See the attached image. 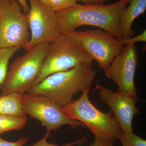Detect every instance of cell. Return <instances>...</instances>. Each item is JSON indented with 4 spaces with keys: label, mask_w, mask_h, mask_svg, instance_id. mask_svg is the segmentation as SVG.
<instances>
[{
    "label": "cell",
    "mask_w": 146,
    "mask_h": 146,
    "mask_svg": "<svg viewBox=\"0 0 146 146\" xmlns=\"http://www.w3.org/2000/svg\"><path fill=\"white\" fill-rule=\"evenodd\" d=\"M26 14L16 0H0V49L24 48L31 38Z\"/></svg>",
    "instance_id": "cell-7"
},
{
    "label": "cell",
    "mask_w": 146,
    "mask_h": 146,
    "mask_svg": "<svg viewBox=\"0 0 146 146\" xmlns=\"http://www.w3.org/2000/svg\"><path fill=\"white\" fill-rule=\"evenodd\" d=\"M93 60L82 46L76 31L60 34L50 43L41 71L33 87L50 75Z\"/></svg>",
    "instance_id": "cell-3"
},
{
    "label": "cell",
    "mask_w": 146,
    "mask_h": 146,
    "mask_svg": "<svg viewBox=\"0 0 146 146\" xmlns=\"http://www.w3.org/2000/svg\"><path fill=\"white\" fill-rule=\"evenodd\" d=\"M90 88L82 91L81 97L61 108L69 117L81 122L94 137L115 143L122 132L119 124L112 112L104 113L97 108L89 99Z\"/></svg>",
    "instance_id": "cell-4"
},
{
    "label": "cell",
    "mask_w": 146,
    "mask_h": 146,
    "mask_svg": "<svg viewBox=\"0 0 146 146\" xmlns=\"http://www.w3.org/2000/svg\"><path fill=\"white\" fill-rule=\"evenodd\" d=\"M22 7L24 13L27 14L29 13L30 10V7L28 4L27 0H16Z\"/></svg>",
    "instance_id": "cell-23"
},
{
    "label": "cell",
    "mask_w": 146,
    "mask_h": 146,
    "mask_svg": "<svg viewBox=\"0 0 146 146\" xmlns=\"http://www.w3.org/2000/svg\"><path fill=\"white\" fill-rule=\"evenodd\" d=\"M96 89L98 92L100 100L111 108L122 132L133 133L132 120L135 115L139 113L136 106L138 100L119 91L114 92L98 84Z\"/></svg>",
    "instance_id": "cell-11"
},
{
    "label": "cell",
    "mask_w": 146,
    "mask_h": 146,
    "mask_svg": "<svg viewBox=\"0 0 146 146\" xmlns=\"http://www.w3.org/2000/svg\"><path fill=\"white\" fill-rule=\"evenodd\" d=\"M129 0H120L108 5L76 3L72 7L56 11V18L60 34L76 31L83 26L96 27L109 32L119 40L123 39L119 29L120 16Z\"/></svg>",
    "instance_id": "cell-1"
},
{
    "label": "cell",
    "mask_w": 146,
    "mask_h": 146,
    "mask_svg": "<svg viewBox=\"0 0 146 146\" xmlns=\"http://www.w3.org/2000/svg\"><path fill=\"white\" fill-rule=\"evenodd\" d=\"M50 43L35 45L12 62L0 88L1 96L11 93L23 94L33 87L41 71Z\"/></svg>",
    "instance_id": "cell-5"
},
{
    "label": "cell",
    "mask_w": 146,
    "mask_h": 146,
    "mask_svg": "<svg viewBox=\"0 0 146 146\" xmlns=\"http://www.w3.org/2000/svg\"><path fill=\"white\" fill-rule=\"evenodd\" d=\"M22 48L17 46L0 49V88L7 75L10 59Z\"/></svg>",
    "instance_id": "cell-15"
},
{
    "label": "cell",
    "mask_w": 146,
    "mask_h": 146,
    "mask_svg": "<svg viewBox=\"0 0 146 146\" xmlns=\"http://www.w3.org/2000/svg\"><path fill=\"white\" fill-rule=\"evenodd\" d=\"M22 105L26 114L36 119L46 127L44 137L46 139L50 137L52 131L59 130L63 125H68L73 129L79 126L86 128L81 122L69 117L60 106L46 97L24 93Z\"/></svg>",
    "instance_id": "cell-6"
},
{
    "label": "cell",
    "mask_w": 146,
    "mask_h": 146,
    "mask_svg": "<svg viewBox=\"0 0 146 146\" xmlns=\"http://www.w3.org/2000/svg\"><path fill=\"white\" fill-rule=\"evenodd\" d=\"M138 58L135 44H127L104 71L106 77L117 85L118 91L138 100L134 78Z\"/></svg>",
    "instance_id": "cell-9"
},
{
    "label": "cell",
    "mask_w": 146,
    "mask_h": 146,
    "mask_svg": "<svg viewBox=\"0 0 146 146\" xmlns=\"http://www.w3.org/2000/svg\"><path fill=\"white\" fill-rule=\"evenodd\" d=\"M87 139H88V138L87 137H84L81 139L77 140V141L72 142V143H68L65 144V145H59L57 144L48 143L47 141V139L44 137V138H42L40 141H38V142H36V143L31 146H73L76 145H81L85 143L87 141Z\"/></svg>",
    "instance_id": "cell-18"
},
{
    "label": "cell",
    "mask_w": 146,
    "mask_h": 146,
    "mask_svg": "<svg viewBox=\"0 0 146 146\" xmlns=\"http://www.w3.org/2000/svg\"><path fill=\"white\" fill-rule=\"evenodd\" d=\"M114 142L110 140H103L95 137L94 144L89 146H113Z\"/></svg>",
    "instance_id": "cell-21"
},
{
    "label": "cell",
    "mask_w": 146,
    "mask_h": 146,
    "mask_svg": "<svg viewBox=\"0 0 146 146\" xmlns=\"http://www.w3.org/2000/svg\"><path fill=\"white\" fill-rule=\"evenodd\" d=\"M40 2L42 3L44 5L46 6H47V2H48V0H38Z\"/></svg>",
    "instance_id": "cell-24"
},
{
    "label": "cell",
    "mask_w": 146,
    "mask_h": 146,
    "mask_svg": "<svg viewBox=\"0 0 146 146\" xmlns=\"http://www.w3.org/2000/svg\"><path fill=\"white\" fill-rule=\"evenodd\" d=\"M122 146H146V141L133 133L121 132L119 139Z\"/></svg>",
    "instance_id": "cell-16"
},
{
    "label": "cell",
    "mask_w": 146,
    "mask_h": 146,
    "mask_svg": "<svg viewBox=\"0 0 146 146\" xmlns=\"http://www.w3.org/2000/svg\"><path fill=\"white\" fill-rule=\"evenodd\" d=\"M77 1L78 0H48L47 6L56 12L72 7Z\"/></svg>",
    "instance_id": "cell-17"
},
{
    "label": "cell",
    "mask_w": 146,
    "mask_h": 146,
    "mask_svg": "<svg viewBox=\"0 0 146 146\" xmlns=\"http://www.w3.org/2000/svg\"><path fill=\"white\" fill-rule=\"evenodd\" d=\"M28 137L19 138L17 141L9 142L0 137V146H24L29 141Z\"/></svg>",
    "instance_id": "cell-19"
},
{
    "label": "cell",
    "mask_w": 146,
    "mask_h": 146,
    "mask_svg": "<svg viewBox=\"0 0 146 146\" xmlns=\"http://www.w3.org/2000/svg\"><path fill=\"white\" fill-rule=\"evenodd\" d=\"M30 10L27 14L31 38L24 47L26 51L41 43H50L60 34L55 13L38 0H29Z\"/></svg>",
    "instance_id": "cell-10"
},
{
    "label": "cell",
    "mask_w": 146,
    "mask_h": 146,
    "mask_svg": "<svg viewBox=\"0 0 146 146\" xmlns=\"http://www.w3.org/2000/svg\"><path fill=\"white\" fill-rule=\"evenodd\" d=\"M121 42L124 45L127 44H134L136 42H146V30L145 29L143 32L139 35L135 37H131L129 39H122L120 40Z\"/></svg>",
    "instance_id": "cell-20"
},
{
    "label": "cell",
    "mask_w": 146,
    "mask_h": 146,
    "mask_svg": "<svg viewBox=\"0 0 146 146\" xmlns=\"http://www.w3.org/2000/svg\"><path fill=\"white\" fill-rule=\"evenodd\" d=\"M129 6L124 9L120 16L119 29L123 39L133 37L132 29L133 21L143 14L146 9V0H129Z\"/></svg>",
    "instance_id": "cell-12"
},
{
    "label": "cell",
    "mask_w": 146,
    "mask_h": 146,
    "mask_svg": "<svg viewBox=\"0 0 146 146\" xmlns=\"http://www.w3.org/2000/svg\"><path fill=\"white\" fill-rule=\"evenodd\" d=\"M108 0H78L88 5H104Z\"/></svg>",
    "instance_id": "cell-22"
},
{
    "label": "cell",
    "mask_w": 146,
    "mask_h": 146,
    "mask_svg": "<svg viewBox=\"0 0 146 146\" xmlns=\"http://www.w3.org/2000/svg\"><path fill=\"white\" fill-rule=\"evenodd\" d=\"M93 61L50 75L27 93L46 97L60 107L67 105L76 94L91 87L96 74Z\"/></svg>",
    "instance_id": "cell-2"
},
{
    "label": "cell",
    "mask_w": 146,
    "mask_h": 146,
    "mask_svg": "<svg viewBox=\"0 0 146 146\" xmlns=\"http://www.w3.org/2000/svg\"><path fill=\"white\" fill-rule=\"evenodd\" d=\"M27 115L24 116L0 114V134L13 130H20L28 121Z\"/></svg>",
    "instance_id": "cell-14"
},
{
    "label": "cell",
    "mask_w": 146,
    "mask_h": 146,
    "mask_svg": "<svg viewBox=\"0 0 146 146\" xmlns=\"http://www.w3.org/2000/svg\"><path fill=\"white\" fill-rule=\"evenodd\" d=\"M22 95L11 93L0 96V114L18 116L27 115L22 107Z\"/></svg>",
    "instance_id": "cell-13"
},
{
    "label": "cell",
    "mask_w": 146,
    "mask_h": 146,
    "mask_svg": "<svg viewBox=\"0 0 146 146\" xmlns=\"http://www.w3.org/2000/svg\"><path fill=\"white\" fill-rule=\"evenodd\" d=\"M76 33L83 48L104 71L124 48L117 37L102 29L76 31Z\"/></svg>",
    "instance_id": "cell-8"
}]
</instances>
